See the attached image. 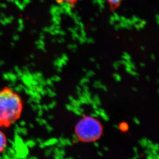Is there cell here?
I'll return each instance as SVG.
<instances>
[{"instance_id": "obj_1", "label": "cell", "mask_w": 159, "mask_h": 159, "mask_svg": "<svg viewBox=\"0 0 159 159\" xmlns=\"http://www.w3.org/2000/svg\"><path fill=\"white\" fill-rule=\"evenodd\" d=\"M23 101L20 95L11 88L0 89V128L9 127L21 117Z\"/></svg>"}, {"instance_id": "obj_2", "label": "cell", "mask_w": 159, "mask_h": 159, "mask_svg": "<svg viewBox=\"0 0 159 159\" xmlns=\"http://www.w3.org/2000/svg\"><path fill=\"white\" fill-rule=\"evenodd\" d=\"M77 132L81 139L90 141L98 138L100 133V129L96 122L91 119H88L79 125Z\"/></svg>"}, {"instance_id": "obj_3", "label": "cell", "mask_w": 159, "mask_h": 159, "mask_svg": "<svg viewBox=\"0 0 159 159\" xmlns=\"http://www.w3.org/2000/svg\"><path fill=\"white\" fill-rule=\"evenodd\" d=\"M7 143V138L6 134L2 131V129L0 128V154L3 153L6 149Z\"/></svg>"}, {"instance_id": "obj_4", "label": "cell", "mask_w": 159, "mask_h": 159, "mask_svg": "<svg viewBox=\"0 0 159 159\" xmlns=\"http://www.w3.org/2000/svg\"><path fill=\"white\" fill-rule=\"evenodd\" d=\"M112 7H117L122 2V0H106Z\"/></svg>"}, {"instance_id": "obj_5", "label": "cell", "mask_w": 159, "mask_h": 159, "mask_svg": "<svg viewBox=\"0 0 159 159\" xmlns=\"http://www.w3.org/2000/svg\"><path fill=\"white\" fill-rule=\"evenodd\" d=\"M59 1L61 2H65L68 4H74L77 1V0H59Z\"/></svg>"}]
</instances>
